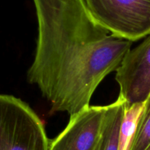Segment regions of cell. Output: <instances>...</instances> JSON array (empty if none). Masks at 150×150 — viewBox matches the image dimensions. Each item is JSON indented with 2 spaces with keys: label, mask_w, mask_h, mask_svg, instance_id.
<instances>
[{
  "label": "cell",
  "mask_w": 150,
  "mask_h": 150,
  "mask_svg": "<svg viewBox=\"0 0 150 150\" xmlns=\"http://www.w3.org/2000/svg\"><path fill=\"white\" fill-rule=\"evenodd\" d=\"M38 21L27 81L41 91L52 112L70 116L90 105L101 82L116 71L132 41L114 35L84 0H33Z\"/></svg>",
  "instance_id": "cell-1"
},
{
  "label": "cell",
  "mask_w": 150,
  "mask_h": 150,
  "mask_svg": "<svg viewBox=\"0 0 150 150\" xmlns=\"http://www.w3.org/2000/svg\"><path fill=\"white\" fill-rule=\"evenodd\" d=\"M41 119L27 104L0 94V150H50Z\"/></svg>",
  "instance_id": "cell-2"
},
{
  "label": "cell",
  "mask_w": 150,
  "mask_h": 150,
  "mask_svg": "<svg viewBox=\"0 0 150 150\" xmlns=\"http://www.w3.org/2000/svg\"><path fill=\"white\" fill-rule=\"evenodd\" d=\"M93 18L110 33L130 41L150 34V0H84Z\"/></svg>",
  "instance_id": "cell-3"
},
{
  "label": "cell",
  "mask_w": 150,
  "mask_h": 150,
  "mask_svg": "<svg viewBox=\"0 0 150 150\" xmlns=\"http://www.w3.org/2000/svg\"><path fill=\"white\" fill-rule=\"evenodd\" d=\"M147 36L128 52L116 71L119 96L127 106L144 102L150 93V34Z\"/></svg>",
  "instance_id": "cell-4"
},
{
  "label": "cell",
  "mask_w": 150,
  "mask_h": 150,
  "mask_svg": "<svg viewBox=\"0 0 150 150\" xmlns=\"http://www.w3.org/2000/svg\"><path fill=\"white\" fill-rule=\"evenodd\" d=\"M106 106H91L70 116L63 132L50 141V150H93L101 132Z\"/></svg>",
  "instance_id": "cell-5"
},
{
  "label": "cell",
  "mask_w": 150,
  "mask_h": 150,
  "mask_svg": "<svg viewBox=\"0 0 150 150\" xmlns=\"http://www.w3.org/2000/svg\"><path fill=\"white\" fill-rule=\"evenodd\" d=\"M127 103L119 96L113 103L106 105L101 132L93 150H119V132Z\"/></svg>",
  "instance_id": "cell-6"
},
{
  "label": "cell",
  "mask_w": 150,
  "mask_h": 150,
  "mask_svg": "<svg viewBox=\"0 0 150 150\" xmlns=\"http://www.w3.org/2000/svg\"><path fill=\"white\" fill-rule=\"evenodd\" d=\"M145 102L127 106L120 128L119 150H130Z\"/></svg>",
  "instance_id": "cell-7"
},
{
  "label": "cell",
  "mask_w": 150,
  "mask_h": 150,
  "mask_svg": "<svg viewBox=\"0 0 150 150\" xmlns=\"http://www.w3.org/2000/svg\"><path fill=\"white\" fill-rule=\"evenodd\" d=\"M150 144V93L145 101L144 109L138 122L136 133L130 150H144Z\"/></svg>",
  "instance_id": "cell-8"
},
{
  "label": "cell",
  "mask_w": 150,
  "mask_h": 150,
  "mask_svg": "<svg viewBox=\"0 0 150 150\" xmlns=\"http://www.w3.org/2000/svg\"><path fill=\"white\" fill-rule=\"evenodd\" d=\"M144 150H150V144H149V145H148V146H147L146 148L145 149H144Z\"/></svg>",
  "instance_id": "cell-9"
}]
</instances>
